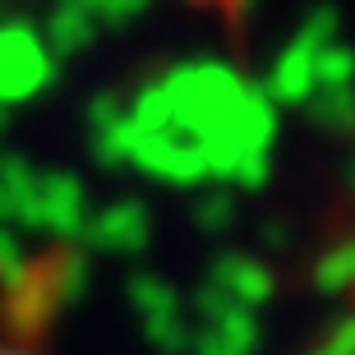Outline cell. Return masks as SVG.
I'll use <instances>...</instances> for the list:
<instances>
[{
  "label": "cell",
  "mask_w": 355,
  "mask_h": 355,
  "mask_svg": "<svg viewBox=\"0 0 355 355\" xmlns=\"http://www.w3.org/2000/svg\"><path fill=\"white\" fill-rule=\"evenodd\" d=\"M60 291V259H0V355H46L42 323H51Z\"/></svg>",
  "instance_id": "obj_1"
},
{
  "label": "cell",
  "mask_w": 355,
  "mask_h": 355,
  "mask_svg": "<svg viewBox=\"0 0 355 355\" xmlns=\"http://www.w3.org/2000/svg\"><path fill=\"white\" fill-rule=\"evenodd\" d=\"M51 60L37 33L28 28H0V102H24L46 83Z\"/></svg>",
  "instance_id": "obj_2"
},
{
  "label": "cell",
  "mask_w": 355,
  "mask_h": 355,
  "mask_svg": "<svg viewBox=\"0 0 355 355\" xmlns=\"http://www.w3.org/2000/svg\"><path fill=\"white\" fill-rule=\"evenodd\" d=\"M69 5H74L92 28L125 24V19H134V14L144 10V0H69Z\"/></svg>",
  "instance_id": "obj_3"
}]
</instances>
